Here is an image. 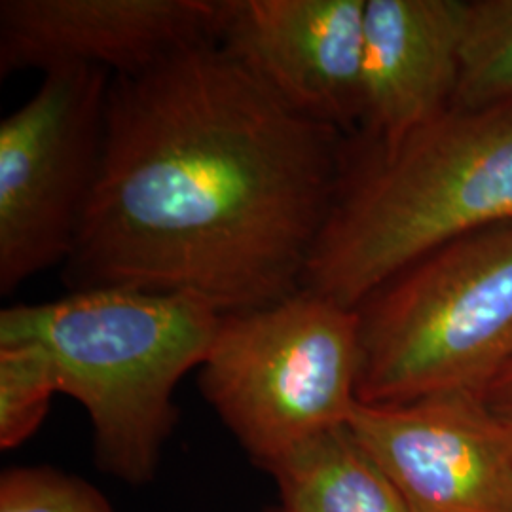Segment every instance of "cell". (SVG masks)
Here are the masks:
<instances>
[{
    "instance_id": "cell-1",
    "label": "cell",
    "mask_w": 512,
    "mask_h": 512,
    "mask_svg": "<svg viewBox=\"0 0 512 512\" xmlns=\"http://www.w3.org/2000/svg\"><path fill=\"white\" fill-rule=\"evenodd\" d=\"M346 137L287 109L215 40L112 76L69 291L186 294L219 313L302 289Z\"/></svg>"
},
{
    "instance_id": "cell-2",
    "label": "cell",
    "mask_w": 512,
    "mask_h": 512,
    "mask_svg": "<svg viewBox=\"0 0 512 512\" xmlns=\"http://www.w3.org/2000/svg\"><path fill=\"white\" fill-rule=\"evenodd\" d=\"M353 141L304 289L357 308L421 256L511 222L512 107H450L387 147Z\"/></svg>"
},
{
    "instance_id": "cell-3",
    "label": "cell",
    "mask_w": 512,
    "mask_h": 512,
    "mask_svg": "<svg viewBox=\"0 0 512 512\" xmlns=\"http://www.w3.org/2000/svg\"><path fill=\"white\" fill-rule=\"evenodd\" d=\"M222 313L186 294L69 291L0 311V342H37L59 393L92 420L97 465L128 484L154 478L175 423L173 395L198 370Z\"/></svg>"
},
{
    "instance_id": "cell-4",
    "label": "cell",
    "mask_w": 512,
    "mask_h": 512,
    "mask_svg": "<svg viewBox=\"0 0 512 512\" xmlns=\"http://www.w3.org/2000/svg\"><path fill=\"white\" fill-rule=\"evenodd\" d=\"M355 310L357 403L482 395L512 361V220L414 260Z\"/></svg>"
},
{
    "instance_id": "cell-5",
    "label": "cell",
    "mask_w": 512,
    "mask_h": 512,
    "mask_svg": "<svg viewBox=\"0 0 512 512\" xmlns=\"http://www.w3.org/2000/svg\"><path fill=\"white\" fill-rule=\"evenodd\" d=\"M361 368L359 315L310 289L222 313L198 368L205 401L262 467L348 423Z\"/></svg>"
},
{
    "instance_id": "cell-6",
    "label": "cell",
    "mask_w": 512,
    "mask_h": 512,
    "mask_svg": "<svg viewBox=\"0 0 512 512\" xmlns=\"http://www.w3.org/2000/svg\"><path fill=\"white\" fill-rule=\"evenodd\" d=\"M112 74L61 67L0 122V293L65 264L99 177Z\"/></svg>"
},
{
    "instance_id": "cell-7",
    "label": "cell",
    "mask_w": 512,
    "mask_h": 512,
    "mask_svg": "<svg viewBox=\"0 0 512 512\" xmlns=\"http://www.w3.org/2000/svg\"><path fill=\"white\" fill-rule=\"evenodd\" d=\"M348 427L408 512H512V427L482 395L357 403Z\"/></svg>"
},
{
    "instance_id": "cell-8",
    "label": "cell",
    "mask_w": 512,
    "mask_h": 512,
    "mask_svg": "<svg viewBox=\"0 0 512 512\" xmlns=\"http://www.w3.org/2000/svg\"><path fill=\"white\" fill-rule=\"evenodd\" d=\"M366 0H219L215 42L287 109L357 137Z\"/></svg>"
},
{
    "instance_id": "cell-9",
    "label": "cell",
    "mask_w": 512,
    "mask_h": 512,
    "mask_svg": "<svg viewBox=\"0 0 512 512\" xmlns=\"http://www.w3.org/2000/svg\"><path fill=\"white\" fill-rule=\"evenodd\" d=\"M219 0H2L0 74L95 67L145 73L215 40Z\"/></svg>"
},
{
    "instance_id": "cell-10",
    "label": "cell",
    "mask_w": 512,
    "mask_h": 512,
    "mask_svg": "<svg viewBox=\"0 0 512 512\" xmlns=\"http://www.w3.org/2000/svg\"><path fill=\"white\" fill-rule=\"evenodd\" d=\"M469 0H366L357 141L393 145L452 107Z\"/></svg>"
},
{
    "instance_id": "cell-11",
    "label": "cell",
    "mask_w": 512,
    "mask_h": 512,
    "mask_svg": "<svg viewBox=\"0 0 512 512\" xmlns=\"http://www.w3.org/2000/svg\"><path fill=\"white\" fill-rule=\"evenodd\" d=\"M287 512H408L348 423L298 442L262 465Z\"/></svg>"
},
{
    "instance_id": "cell-12",
    "label": "cell",
    "mask_w": 512,
    "mask_h": 512,
    "mask_svg": "<svg viewBox=\"0 0 512 512\" xmlns=\"http://www.w3.org/2000/svg\"><path fill=\"white\" fill-rule=\"evenodd\" d=\"M452 107H512V0H469Z\"/></svg>"
},
{
    "instance_id": "cell-13",
    "label": "cell",
    "mask_w": 512,
    "mask_h": 512,
    "mask_svg": "<svg viewBox=\"0 0 512 512\" xmlns=\"http://www.w3.org/2000/svg\"><path fill=\"white\" fill-rule=\"evenodd\" d=\"M57 374L50 353L37 342H0V448L31 439L46 418Z\"/></svg>"
},
{
    "instance_id": "cell-14",
    "label": "cell",
    "mask_w": 512,
    "mask_h": 512,
    "mask_svg": "<svg viewBox=\"0 0 512 512\" xmlns=\"http://www.w3.org/2000/svg\"><path fill=\"white\" fill-rule=\"evenodd\" d=\"M0 512H114L90 482L52 467H12L0 476Z\"/></svg>"
},
{
    "instance_id": "cell-15",
    "label": "cell",
    "mask_w": 512,
    "mask_h": 512,
    "mask_svg": "<svg viewBox=\"0 0 512 512\" xmlns=\"http://www.w3.org/2000/svg\"><path fill=\"white\" fill-rule=\"evenodd\" d=\"M482 397L495 414L512 427V361L495 376Z\"/></svg>"
},
{
    "instance_id": "cell-16",
    "label": "cell",
    "mask_w": 512,
    "mask_h": 512,
    "mask_svg": "<svg viewBox=\"0 0 512 512\" xmlns=\"http://www.w3.org/2000/svg\"><path fill=\"white\" fill-rule=\"evenodd\" d=\"M281 512H287V511H281Z\"/></svg>"
}]
</instances>
